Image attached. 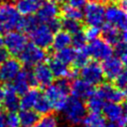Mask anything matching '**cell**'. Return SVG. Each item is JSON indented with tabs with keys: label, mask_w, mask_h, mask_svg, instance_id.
Segmentation results:
<instances>
[{
	"label": "cell",
	"mask_w": 127,
	"mask_h": 127,
	"mask_svg": "<svg viewBox=\"0 0 127 127\" xmlns=\"http://www.w3.org/2000/svg\"><path fill=\"white\" fill-rule=\"evenodd\" d=\"M105 127H118V126H117V125H115L113 122H110V121H109L108 123L106 122V125H105Z\"/></svg>",
	"instance_id": "44"
},
{
	"label": "cell",
	"mask_w": 127,
	"mask_h": 127,
	"mask_svg": "<svg viewBox=\"0 0 127 127\" xmlns=\"http://www.w3.org/2000/svg\"><path fill=\"white\" fill-rule=\"evenodd\" d=\"M1 103L7 111H16L19 108V96L12 88L11 84L4 87V95Z\"/></svg>",
	"instance_id": "21"
},
{
	"label": "cell",
	"mask_w": 127,
	"mask_h": 127,
	"mask_svg": "<svg viewBox=\"0 0 127 127\" xmlns=\"http://www.w3.org/2000/svg\"><path fill=\"white\" fill-rule=\"evenodd\" d=\"M22 15L16 6L11 2H2L0 4V35L19 28Z\"/></svg>",
	"instance_id": "2"
},
{
	"label": "cell",
	"mask_w": 127,
	"mask_h": 127,
	"mask_svg": "<svg viewBox=\"0 0 127 127\" xmlns=\"http://www.w3.org/2000/svg\"><path fill=\"white\" fill-rule=\"evenodd\" d=\"M70 40H71V36L70 34H68L65 31H58L57 33L54 34L53 37V41L51 44V47L53 48L54 51H59L62 50L64 48H66L68 46H70Z\"/></svg>",
	"instance_id": "23"
},
{
	"label": "cell",
	"mask_w": 127,
	"mask_h": 127,
	"mask_svg": "<svg viewBox=\"0 0 127 127\" xmlns=\"http://www.w3.org/2000/svg\"><path fill=\"white\" fill-rule=\"evenodd\" d=\"M82 12V19L84 20L87 26H94V27H101L104 24L105 18V7L101 3L97 2H89L85 4Z\"/></svg>",
	"instance_id": "5"
},
{
	"label": "cell",
	"mask_w": 127,
	"mask_h": 127,
	"mask_svg": "<svg viewBox=\"0 0 127 127\" xmlns=\"http://www.w3.org/2000/svg\"><path fill=\"white\" fill-rule=\"evenodd\" d=\"M21 70V63L16 59H7L0 65V80L9 82Z\"/></svg>",
	"instance_id": "18"
},
{
	"label": "cell",
	"mask_w": 127,
	"mask_h": 127,
	"mask_svg": "<svg viewBox=\"0 0 127 127\" xmlns=\"http://www.w3.org/2000/svg\"><path fill=\"white\" fill-rule=\"evenodd\" d=\"M101 68L104 74V78L108 80H114L122 71H124V63L117 57H109L102 61Z\"/></svg>",
	"instance_id": "14"
},
{
	"label": "cell",
	"mask_w": 127,
	"mask_h": 127,
	"mask_svg": "<svg viewBox=\"0 0 127 127\" xmlns=\"http://www.w3.org/2000/svg\"><path fill=\"white\" fill-rule=\"evenodd\" d=\"M44 1L45 0H17L15 6L22 16H29L37 13Z\"/></svg>",
	"instance_id": "22"
},
{
	"label": "cell",
	"mask_w": 127,
	"mask_h": 127,
	"mask_svg": "<svg viewBox=\"0 0 127 127\" xmlns=\"http://www.w3.org/2000/svg\"><path fill=\"white\" fill-rule=\"evenodd\" d=\"M89 57L95 61H104L107 58L113 56V48L105 40L101 38H95L89 41V44L85 46Z\"/></svg>",
	"instance_id": "7"
},
{
	"label": "cell",
	"mask_w": 127,
	"mask_h": 127,
	"mask_svg": "<svg viewBox=\"0 0 127 127\" xmlns=\"http://www.w3.org/2000/svg\"><path fill=\"white\" fill-rule=\"evenodd\" d=\"M88 62H89V56L84 47L82 49H78L75 51V55H74V58H73V61L71 64H73L75 69H80Z\"/></svg>",
	"instance_id": "28"
},
{
	"label": "cell",
	"mask_w": 127,
	"mask_h": 127,
	"mask_svg": "<svg viewBox=\"0 0 127 127\" xmlns=\"http://www.w3.org/2000/svg\"><path fill=\"white\" fill-rule=\"evenodd\" d=\"M18 116L20 126L22 127H33L40 118V114H38L34 109H21Z\"/></svg>",
	"instance_id": "25"
},
{
	"label": "cell",
	"mask_w": 127,
	"mask_h": 127,
	"mask_svg": "<svg viewBox=\"0 0 127 127\" xmlns=\"http://www.w3.org/2000/svg\"><path fill=\"white\" fill-rule=\"evenodd\" d=\"M110 2H112V3H119L121 0H109Z\"/></svg>",
	"instance_id": "47"
},
{
	"label": "cell",
	"mask_w": 127,
	"mask_h": 127,
	"mask_svg": "<svg viewBox=\"0 0 127 127\" xmlns=\"http://www.w3.org/2000/svg\"><path fill=\"white\" fill-rule=\"evenodd\" d=\"M64 112V119L71 125H78L82 123L83 118L86 115V105L83 103L82 99L76 98L74 96L67 97L65 104L62 110Z\"/></svg>",
	"instance_id": "3"
},
{
	"label": "cell",
	"mask_w": 127,
	"mask_h": 127,
	"mask_svg": "<svg viewBox=\"0 0 127 127\" xmlns=\"http://www.w3.org/2000/svg\"><path fill=\"white\" fill-rule=\"evenodd\" d=\"M0 1H3V0H0Z\"/></svg>",
	"instance_id": "49"
},
{
	"label": "cell",
	"mask_w": 127,
	"mask_h": 127,
	"mask_svg": "<svg viewBox=\"0 0 127 127\" xmlns=\"http://www.w3.org/2000/svg\"><path fill=\"white\" fill-rule=\"evenodd\" d=\"M59 122L56 115L52 113L45 114L43 117H40L39 120L33 127H58Z\"/></svg>",
	"instance_id": "32"
},
{
	"label": "cell",
	"mask_w": 127,
	"mask_h": 127,
	"mask_svg": "<svg viewBox=\"0 0 127 127\" xmlns=\"http://www.w3.org/2000/svg\"><path fill=\"white\" fill-rule=\"evenodd\" d=\"M41 93L39 90L32 88L28 89L25 93L22 94V97L19 98V108L21 109H33L35 102L37 101Z\"/></svg>",
	"instance_id": "24"
},
{
	"label": "cell",
	"mask_w": 127,
	"mask_h": 127,
	"mask_svg": "<svg viewBox=\"0 0 127 127\" xmlns=\"http://www.w3.org/2000/svg\"><path fill=\"white\" fill-rule=\"evenodd\" d=\"M104 102L105 101L94 90V92L87 98V103L85 105L90 112H100Z\"/></svg>",
	"instance_id": "29"
},
{
	"label": "cell",
	"mask_w": 127,
	"mask_h": 127,
	"mask_svg": "<svg viewBox=\"0 0 127 127\" xmlns=\"http://www.w3.org/2000/svg\"><path fill=\"white\" fill-rule=\"evenodd\" d=\"M99 34H100V28L94 26H88V28L84 32V36L87 41H91L95 38H98Z\"/></svg>",
	"instance_id": "37"
},
{
	"label": "cell",
	"mask_w": 127,
	"mask_h": 127,
	"mask_svg": "<svg viewBox=\"0 0 127 127\" xmlns=\"http://www.w3.org/2000/svg\"><path fill=\"white\" fill-rule=\"evenodd\" d=\"M46 24L49 26V28L53 31L54 34L57 33L58 31H60V30L62 29V21H61V19H59L58 17H56V18H54V19L48 21Z\"/></svg>",
	"instance_id": "39"
},
{
	"label": "cell",
	"mask_w": 127,
	"mask_h": 127,
	"mask_svg": "<svg viewBox=\"0 0 127 127\" xmlns=\"http://www.w3.org/2000/svg\"><path fill=\"white\" fill-rule=\"evenodd\" d=\"M113 54L116 55L117 58H119L123 63L126 62V43L125 41H120L117 44L114 45V49H113Z\"/></svg>",
	"instance_id": "36"
},
{
	"label": "cell",
	"mask_w": 127,
	"mask_h": 127,
	"mask_svg": "<svg viewBox=\"0 0 127 127\" xmlns=\"http://www.w3.org/2000/svg\"><path fill=\"white\" fill-rule=\"evenodd\" d=\"M3 95H4V86H3V85L0 83V102L2 101Z\"/></svg>",
	"instance_id": "43"
},
{
	"label": "cell",
	"mask_w": 127,
	"mask_h": 127,
	"mask_svg": "<svg viewBox=\"0 0 127 127\" xmlns=\"http://www.w3.org/2000/svg\"><path fill=\"white\" fill-rule=\"evenodd\" d=\"M56 2H58V3H64L66 0H55Z\"/></svg>",
	"instance_id": "48"
},
{
	"label": "cell",
	"mask_w": 127,
	"mask_h": 127,
	"mask_svg": "<svg viewBox=\"0 0 127 127\" xmlns=\"http://www.w3.org/2000/svg\"><path fill=\"white\" fill-rule=\"evenodd\" d=\"M27 38L21 31H9L6 32L3 38V46L9 53V55L18 56L27 45Z\"/></svg>",
	"instance_id": "8"
},
{
	"label": "cell",
	"mask_w": 127,
	"mask_h": 127,
	"mask_svg": "<svg viewBox=\"0 0 127 127\" xmlns=\"http://www.w3.org/2000/svg\"><path fill=\"white\" fill-rule=\"evenodd\" d=\"M94 90L93 85L86 82L82 78H75L69 84V92L71 93V96L79 99H87L94 92Z\"/></svg>",
	"instance_id": "17"
},
{
	"label": "cell",
	"mask_w": 127,
	"mask_h": 127,
	"mask_svg": "<svg viewBox=\"0 0 127 127\" xmlns=\"http://www.w3.org/2000/svg\"><path fill=\"white\" fill-rule=\"evenodd\" d=\"M63 15L64 18H68V19H74V20H78L81 21L82 20V11L78 8L72 7V6H64L63 8Z\"/></svg>",
	"instance_id": "33"
},
{
	"label": "cell",
	"mask_w": 127,
	"mask_h": 127,
	"mask_svg": "<svg viewBox=\"0 0 127 127\" xmlns=\"http://www.w3.org/2000/svg\"><path fill=\"white\" fill-rule=\"evenodd\" d=\"M101 111L103 112L104 118H107L118 127H125L127 117L123 103L105 101Z\"/></svg>",
	"instance_id": "6"
},
{
	"label": "cell",
	"mask_w": 127,
	"mask_h": 127,
	"mask_svg": "<svg viewBox=\"0 0 127 127\" xmlns=\"http://www.w3.org/2000/svg\"><path fill=\"white\" fill-rule=\"evenodd\" d=\"M33 109L40 115H45V114H48L52 111V107H51L49 101L47 100V98L45 97L44 94L39 95L37 101L35 102Z\"/></svg>",
	"instance_id": "31"
},
{
	"label": "cell",
	"mask_w": 127,
	"mask_h": 127,
	"mask_svg": "<svg viewBox=\"0 0 127 127\" xmlns=\"http://www.w3.org/2000/svg\"><path fill=\"white\" fill-rule=\"evenodd\" d=\"M18 57L21 64H23L27 67H32L40 63H43L47 59V53L44 49L36 46L35 44L27 43Z\"/></svg>",
	"instance_id": "4"
},
{
	"label": "cell",
	"mask_w": 127,
	"mask_h": 127,
	"mask_svg": "<svg viewBox=\"0 0 127 127\" xmlns=\"http://www.w3.org/2000/svg\"><path fill=\"white\" fill-rule=\"evenodd\" d=\"M33 74L35 77L36 85L40 87H47L51 83H53L54 75L48 65V64L40 63L34 66Z\"/></svg>",
	"instance_id": "16"
},
{
	"label": "cell",
	"mask_w": 127,
	"mask_h": 127,
	"mask_svg": "<svg viewBox=\"0 0 127 127\" xmlns=\"http://www.w3.org/2000/svg\"><path fill=\"white\" fill-rule=\"evenodd\" d=\"M3 47V38L0 36V48Z\"/></svg>",
	"instance_id": "45"
},
{
	"label": "cell",
	"mask_w": 127,
	"mask_h": 127,
	"mask_svg": "<svg viewBox=\"0 0 127 127\" xmlns=\"http://www.w3.org/2000/svg\"><path fill=\"white\" fill-rule=\"evenodd\" d=\"M10 84L18 95H22L23 93H25L28 89H30L31 86H37L33 71L29 69L20 70L19 73L12 79V82Z\"/></svg>",
	"instance_id": "12"
},
{
	"label": "cell",
	"mask_w": 127,
	"mask_h": 127,
	"mask_svg": "<svg viewBox=\"0 0 127 127\" xmlns=\"http://www.w3.org/2000/svg\"><path fill=\"white\" fill-rule=\"evenodd\" d=\"M61 12L58 2L55 0H45L37 11V18L40 22L47 23L48 21L59 16Z\"/></svg>",
	"instance_id": "15"
},
{
	"label": "cell",
	"mask_w": 127,
	"mask_h": 127,
	"mask_svg": "<svg viewBox=\"0 0 127 127\" xmlns=\"http://www.w3.org/2000/svg\"><path fill=\"white\" fill-rule=\"evenodd\" d=\"M82 127H105L106 120L100 112H89L82 120Z\"/></svg>",
	"instance_id": "26"
},
{
	"label": "cell",
	"mask_w": 127,
	"mask_h": 127,
	"mask_svg": "<svg viewBox=\"0 0 127 127\" xmlns=\"http://www.w3.org/2000/svg\"><path fill=\"white\" fill-rule=\"evenodd\" d=\"M4 121L6 127H20L19 116L16 111H7V113L4 114Z\"/></svg>",
	"instance_id": "35"
},
{
	"label": "cell",
	"mask_w": 127,
	"mask_h": 127,
	"mask_svg": "<svg viewBox=\"0 0 127 127\" xmlns=\"http://www.w3.org/2000/svg\"><path fill=\"white\" fill-rule=\"evenodd\" d=\"M74 55H75V50L74 48H71V47H66V48H64L62 50H59V51H56V55L55 57L60 60L61 62L66 64H70L73 61V58H74Z\"/></svg>",
	"instance_id": "30"
},
{
	"label": "cell",
	"mask_w": 127,
	"mask_h": 127,
	"mask_svg": "<svg viewBox=\"0 0 127 127\" xmlns=\"http://www.w3.org/2000/svg\"><path fill=\"white\" fill-rule=\"evenodd\" d=\"M114 85L119 88V89H122V90H125V87H126V84H127V75H126V72L125 70L122 71L115 79H114Z\"/></svg>",
	"instance_id": "38"
},
{
	"label": "cell",
	"mask_w": 127,
	"mask_h": 127,
	"mask_svg": "<svg viewBox=\"0 0 127 127\" xmlns=\"http://www.w3.org/2000/svg\"><path fill=\"white\" fill-rule=\"evenodd\" d=\"M70 82L66 77L58 78L56 83H51L45 87V97L49 101L52 110L62 111L69 93Z\"/></svg>",
	"instance_id": "1"
},
{
	"label": "cell",
	"mask_w": 127,
	"mask_h": 127,
	"mask_svg": "<svg viewBox=\"0 0 127 127\" xmlns=\"http://www.w3.org/2000/svg\"><path fill=\"white\" fill-rule=\"evenodd\" d=\"M71 36V40H70V45L73 46L74 49L78 50V49H82L86 46V38L84 36V33L82 31L80 32H77L73 35H70Z\"/></svg>",
	"instance_id": "34"
},
{
	"label": "cell",
	"mask_w": 127,
	"mask_h": 127,
	"mask_svg": "<svg viewBox=\"0 0 127 127\" xmlns=\"http://www.w3.org/2000/svg\"><path fill=\"white\" fill-rule=\"evenodd\" d=\"M89 2H97V3H101L103 0H88Z\"/></svg>",
	"instance_id": "46"
},
{
	"label": "cell",
	"mask_w": 127,
	"mask_h": 127,
	"mask_svg": "<svg viewBox=\"0 0 127 127\" xmlns=\"http://www.w3.org/2000/svg\"><path fill=\"white\" fill-rule=\"evenodd\" d=\"M62 21V29L65 32H67L70 35H73L77 32L82 31V24L78 20L74 19H68V18H64Z\"/></svg>",
	"instance_id": "27"
},
{
	"label": "cell",
	"mask_w": 127,
	"mask_h": 127,
	"mask_svg": "<svg viewBox=\"0 0 127 127\" xmlns=\"http://www.w3.org/2000/svg\"><path fill=\"white\" fill-rule=\"evenodd\" d=\"M9 58V53L7 52L6 49H4L3 47L0 48V65Z\"/></svg>",
	"instance_id": "41"
},
{
	"label": "cell",
	"mask_w": 127,
	"mask_h": 127,
	"mask_svg": "<svg viewBox=\"0 0 127 127\" xmlns=\"http://www.w3.org/2000/svg\"><path fill=\"white\" fill-rule=\"evenodd\" d=\"M28 34L30 35L32 43L35 44L36 46H38L42 49H47V48L51 47L54 33L46 23L40 22Z\"/></svg>",
	"instance_id": "9"
},
{
	"label": "cell",
	"mask_w": 127,
	"mask_h": 127,
	"mask_svg": "<svg viewBox=\"0 0 127 127\" xmlns=\"http://www.w3.org/2000/svg\"><path fill=\"white\" fill-rule=\"evenodd\" d=\"M104 18L107 24L112 25L119 30H126V12L120 5L113 3L107 6L105 8Z\"/></svg>",
	"instance_id": "11"
},
{
	"label": "cell",
	"mask_w": 127,
	"mask_h": 127,
	"mask_svg": "<svg viewBox=\"0 0 127 127\" xmlns=\"http://www.w3.org/2000/svg\"><path fill=\"white\" fill-rule=\"evenodd\" d=\"M48 65L56 78H64V77H68V76H74L77 72V69L71 70L68 67V64L61 62L58 60L56 57L51 58L48 62Z\"/></svg>",
	"instance_id": "19"
},
{
	"label": "cell",
	"mask_w": 127,
	"mask_h": 127,
	"mask_svg": "<svg viewBox=\"0 0 127 127\" xmlns=\"http://www.w3.org/2000/svg\"><path fill=\"white\" fill-rule=\"evenodd\" d=\"M66 1L68 2L69 6H72L78 9H81L86 4V0H66Z\"/></svg>",
	"instance_id": "40"
},
{
	"label": "cell",
	"mask_w": 127,
	"mask_h": 127,
	"mask_svg": "<svg viewBox=\"0 0 127 127\" xmlns=\"http://www.w3.org/2000/svg\"><path fill=\"white\" fill-rule=\"evenodd\" d=\"M0 127H6L4 121V113L2 111H0Z\"/></svg>",
	"instance_id": "42"
},
{
	"label": "cell",
	"mask_w": 127,
	"mask_h": 127,
	"mask_svg": "<svg viewBox=\"0 0 127 127\" xmlns=\"http://www.w3.org/2000/svg\"><path fill=\"white\" fill-rule=\"evenodd\" d=\"M95 92L104 101L123 103L125 100V90L119 89L111 83H100Z\"/></svg>",
	"instance_id": "13"
},
{
	"label": "cell",
	"mask_w": 127,
	"mask_h": 127,
	"mask_svg": "<svg viewBox=\"0 0 127 127\" xmlns=\"http://www.w3.org/2000/svg\"><path fill=\"white\" fill-rule=\"evenodd\" d=\"M103 40H105L108 44L111 46H114L120 41H126V31L125 30H119L116 27L106 24L102 27L101 30Z\"/></svg>",
	"instance_id": "20"
},
{
	"label": "cell",
	"mask_w": 127,
	"mask_h": 127,
	"mask_svg": "<svg viewBox=\"0 0 127 127\" xmlns=\"http://www.w3.org/2000/svg\"><path fill=\"white\" fill-rule=\"evenodd\" d=\"M80 77L91 85H99L102 83L104 79V74L101 68V64H99L96 61L88 62L85 65L80 68L79 71Z\"/></svg>",
	"instance_id": "10"
}]
</instances>
